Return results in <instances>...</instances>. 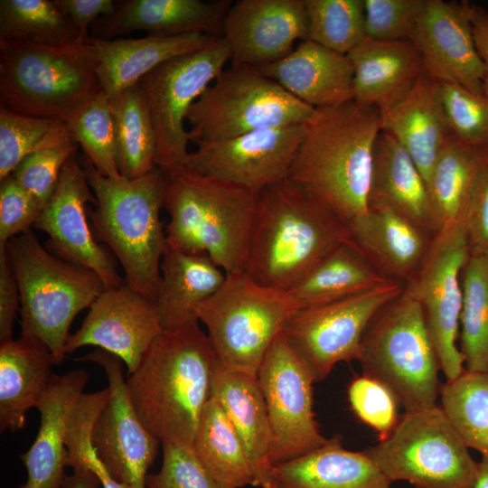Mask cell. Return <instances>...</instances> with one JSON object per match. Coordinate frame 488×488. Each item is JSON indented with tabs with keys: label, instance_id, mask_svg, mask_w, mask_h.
Returning <instances> with one entry per match:
<instances>
[{
	"label": "cell",
	"instance_id": "obj_1",
	"mask_svg": "<svg viewBox=\"0 0 488 488\" xmlns=\"http://www.w3.org/2000/svg\"><path fill=\"white\" fill-rule=\"evenodd\" d=\"M378 108L351 100L317 108L305 124L287 179L347 225L368 211Z\"/></svg>",
	"mask_w": 488,
	"mask_h": 488
},
{
	"label": "cell",
	"instance_id": "obj_2",
	"mask_svg": "<svg viewBox=\"0 0 488 488\" xmlns=\"http://www.w3.org/2000/svg\"><path fill=\"white\" fill-rule=\"evenodd\" d=\"M217 357L199 323L163 330L138 368L128 375L132 405L162 443L193 446L203 409L211 397Z\"/></svg>",
	"mask_w": 488,
	"mask_h": 488
},
{
	"label": "cell",
	"instance_id": "obj_3",
	"mask_svg": "<svg viewBox=\"0 0 488 488\" xmlns=\"http://www.w3.org/2000/svg\"><path fill=\"white\" fill-rule=\"evenodd\" d=\"M349 241L346 223L286 179L257 193L245 273L263 286L290 291Z\"/></svg>",
	"mask_w": 488,
	"mask_h": 488
},
{
	"label": "cell",
	"instance_id": "obj_4",
	"mask_svg": "<svg viewBox=\"0 0 488 488\" xmlns=\"http://www.w3.org/2000/svg\"><path fill=\"white\" fill-rule=\"evenodd\" d=\"M82 165L96 197L88 209L95 237L119 261L125 283L155 300L167 246L160 219L167 174L155 167L136 179H115L99 174L86 157Z\"/></svg>",
	"mask_w": 488,
	"mask_h": 488
},
{
	"label": "cell",
	"instance_id": "obj_5",
	"mask_svg": "<svg viewBox=\"0 0 488 488\" xmlns=\"http://www.w3.org/2000/svg\"><path fill=\"white\" fill-rule=\"evenodd\" d=\"M257 193L185 167L167 174V247L208 256L226 274L245 272Z\"/></svg>",
	"mask_w": 488,
	"mask_h": 488
},
{
	"label": "cell",
	"instance_id": "obj_6",
	"mask_svg": "<svg viewBox=\"0 0 488 488\" xmlns=\"http://www.w3.org/2000/svg\"><path fill=\"white\" fill-rule=\"evenodd\" d=\"M101 91L86 41L63 45L0 41V107L65 124Z\"/></svg>",
	"mask_w": 488,
	"mask_h": 488
},
{
	"label": "cell",
	"instance_id": "obj_7",
	"mask_svg": "<svg viewBox=\"0 0 488 488\" xmlns=\"http://www.w3.org/2000/svg\"><path fill=\"white\" fill-rule=\"evenodd\" d=\"M5 248L20 291L22 335L42 341L61 363L74 318L105 286L94 271L52 255L31 230Z\"/></svg>",
	"mask_w": 488,
	"mask_h": 488
},
{
	"label": "cell",
	"instance_id": "obj_8",
	"mask_svg": "<svg viewBox=\"0 0 488 488\" xmlns=\"http://www.w3.org/2000/svg\"><path fill=\"white\" fill-rule=\"evenodd\" d=\"M358 361L362 374L386 386L405 411L436 406L438 357L422 308L405 286L369 323Z\"/></svg>",
	"mask_w": 488,
	"mask_h": 488
},
{
	"label": "cell",
	"instance_id": "obj_9",
	"mask_svg": "<svg viewBox=\"0 0 488 488\" xmlns=\"http://www.w3.org/2000/svg\"><path fill=\"white\" fill-rule=\"evenodd\" d=\"M303 306L288 292L263 286L245 272L227 274L197 310L218 362L257 377L273 342Z\"/></svg>",
	"mask_w": 488,
	"mask_h": 488
},
{
	"label": "cell",
	"instance_id": "obj_10",
	"mask_svg": "<svg viewBox=\"0 0 488 488\" xmlns=\"http://www.w3.org/2000/svg\"><path fill=\"white\" fill-rule=\"evenodd\" d=\"M315 108L249 65H230L192 105L186 121L196 145L256 130L305 125Z\"/></svg>",
	"mask_w": 488,
	"mask_h": 488
},
{
	"label": "cell",
	"instance_id": "obj_11",
	"mask_svg": "<svg viewBox=\"0 0 488 488\" xmlns=\"http://www.w3.org/2000/svg\"><path fill=\"white\" fill-rule=\"evenodd\" d=\"M392 483L416 488H474L477 463L437 405L405 411L385 439L364 450Z\"/></svg>",
	"mask_w": 488,
	"mask_h": 488
},
{
	"label": "cell",
	"instance_id": "obj_12",
	"mask_svg": "<svg viewBox=\"0 0 488 488\" xmlns=\"http://www.w3.org/2000/svg\"><path fill=\"white\" fill-rule=\"evenodd\" d=\"M229 60L230 45L221 36L200 51L166 61L138 81L154 126L155 165L166 174L184 167L190 153L187 113Z\"/></svg>",
	"mask_w": 488,
	"mask_h": 488
},
{
	"label": "cell",
	"instance_id": "obj_13",
	"mask_svg": "<svg viewBox=\"0 0 488 488\" xmlns=\"http://www.w3.org/2000/svg\"><path fill=\"white\" fill-rule=\"evenodd\" d=\"M469 257L465 224L442 228L404 286L422 308L446 381L465 371L457 340L463 305L461 272Z\"/></svg>",
	"mask_w": 488,
	"mask_h": 488
},
{
	"label": "cell",
	"instance_id": "obj_14",
	"mask_svg": "<svg viewBox=\"0 0 488 488\" xmlns=\"http://www.w3.org/2000/svg\"><path fill=\"white\" fill-rule=\"evenodd\" d=\"M403 289V284L390 281L342 300L303 307L282 333L314 381L319 382L337 363L359 360L361 342L369 323Z\"/></svg>",
	"mask_w": 488,
	"mask_h": 488
},
{
	"label": "cell",
	"instance_id": "obj_15",
	"mask_svg": "<svg viewBox=\"0 0 488 488\" xmlns=\"http://www.w3.org/2000/svg\"><path fill=\"white\" fill-rule=\"evenodd\" d=\"M272 435L274 465L300 457L326 443L313 409L312 373L281 333L257 373Z\"/></svg>",
	"mask_w": 488,
	"mask_h": 488
},
{
	"label": "cell",
	"instance_id": "obj_16",
	"mask_svg": "<svg viewBox=\"0 0 488 488\" xmlns=\"http://www.w3.org/2000/svg\"><path fill=\"white\" fill-rule=\"evenodd\" d=\"M75 361L100 365L108 381L109 399L91 433L97 455L117 482L146 488L147 472L161 442L144 426L132 405L123 376V361L99 348Z\"/></svg>",
	"mask_w": 488,
	"mask_h": 488
},
{
	"label": "cell",
	"instance_id": "obj_17",
	"mask_svg": "<svg viewBox=\"0 0 488 488\" xmlns=\"http://www.w3.org/2000/svg\"><path fill=\"white\" fill-rule=\"evenodd\" d=\"M305 125L267 128L197 145L184 167L258 193L288 177Z\"/></svg>",
	"mask_w": 488,
	"mask_h": 488
},
{
	"label": "cell",
	"instance_id": "obj_18",
	"mask_svg": "<svg viewBox=\"0 0 488 488\" xmlns=\"http://www.w3.org/2000/svg\"><path fill=\"white\" fill-rule=\"evenodd\" d=\"M88 203L95 205L96 197L74 154L62 167L55 191L33 228L49 236L63 259L94 271L106 289L122 286L125 280L117 272V259L90 228Z\"/></svg>",
	"mask_w": 488,
	"mask_h": 488
},
{
	"label": "cell",
	"instance_id": "obj_19",
	"mask_svg": "<svg viewBox=\"0 0 488 488\" xmlns=\"http://www.w3.org/2000/svg\"><path fill=\"white\" fill-rule=\"evenodd\" d=\"M162 332L154 300L125 283L105 289L93 302L80 329L70 335L65 352L97 346L120 358L129 375Z\"/></svg>",
	"mask_w": 488,
	"mask_h": 488
},
{
	"label": "cell",
	"instance_id": "obj_20",
	"mask_svg": "<svg viewBox=\"0 0 488 488\" xmlns=\"http://www.w3.org/2000/svg\"><path fill=\"white\" fill-rule=\"evenodd\" d=\"M467 5L426 0L409 41L420 53L425 70L438 81L484 94V66Z\"/></svg>",
	"mask_w": 488,
	"mask_h": 488
},
{
	"label": "cell",
	"instance_id": "obj_21",
	"mask_svg": "<svg viewBox=\"0 0 488 488\" xmlns=\"http://www.w3.org/2000/svg\"><path fill=\"white\" fill-rule=\"evenodd\" d=\"M222 36L230 48V65L275 62L308 40L305 0H239L226 16Z\"/></svg>",
	"mask_w": 488,
	"mask_h": 488
},
{
	"label": "cell",
	"instance_id": "obj_22",
	"mask_svg": "<svg viewBox=\"0 0 488 488\" xmlns=\"http://www.w3.org/2000/svg\"><path fill=\"white\" fill-rule=\"evenodd\" d=\"M89 376L84 370L52 374L36 404L40 427L31 447L20 455L26 481L18 488H62L68 475L65 444L72 408L84 393Z\"/></svg>",
	"mask_w": 488,
	"mask_h": 488
},
{
	"label": "cell",
	"instance_id": "obj_23",
	"mask_svg": "<svg viewBox=\"0 0 488 488\" xmlns=\"http://www.w3.org/2000/svg\"><path fill=\"white\" fill-rule=\"evenodd\" d=\"M231 5L228 0L119 1L112 14L93 23L91 36L108 39L144 30L159 36L204 33L221 37Z\"/></svg>",
	"mask_w": 488,
	"mask_h": 488
},
{
	"label": "cell",
	"instance_id": "obj_24",
	"mask_svg": "<svg viewBox=\"0 0 488 488\" xmlns=\"http://www.w3.org/2000/svg\"><path fill=\"white\" fill-rule=\"evenodd\" d=\"M255 68L314 108L353 100V68L347 54L310 40L283 59Z\"/></svg>",
	"mask_w": 488,
	"mask_h": 488
},
{
	"label": "cell",
	"instance_id": "obj_25",
	"mask_svg": "<svg viewBox=\"0 0 488 488\" xmlns=\"http://www.w3.org/2000/svg\"><path fill=\"white\" fill-rule=\"evenodd\" d=\"M368 208H386L435 237L441 224L427 183L408 153L388 132L375 143Z\"/></svg>",
	"mask_w": 488,
	"mask_h": 488
},
{
	"label": "cell",
	"instance_id": "obj_26",
	"mask_svg": "<svg viewBox=\"0 0 488 488\" xmlns=\"http://www.w3.org/2000/svg\"><path fill=\"white\" fill-rule=\"evenodd\" d=\"M347 56L353 68V99L375 107L381 116L401 101L426 71L409 40L366 37Z\"/></svg>",
	"mask_w": 488,
	"mask_h": 488
},
{
	"label": "cell",
	"instance_id": "obj_27",
	"mask_svg": "<svg viewBox=\"0 0 488 488\" xmlns=\"http://www.w3.org/2000/svg\"><path fill=\"white\" fill-rule=\"evenodd\" d=\"M352 242L389 281L404 286L424 260L433 236L386 208L368 211L348 225Z\"/></svg>",
	"mask_w": 488,
	"mask_h": 488
},
{
	"label": "cell",
	"instance_id": "obj_28",
	"mask_svg": "<svg viewBox=\"0 0 488 488\" xmlns=\"http://www.w3.org/2000/svg\"><path fill=\"white\" fill-rule=\"evenodd\" d=\"M217 36L188 33L150 35L137 39L108 40L89 36L86 42L96 62L103 92L112 97L173 58L200 51Z\"/></svg>",
	"mask_w": 488,
	"mask_h": 488
},
{
	"label": "cell",
	"instance_id": "obj_29",
	"mask_svg": "<svg viewBox=\"0 0 488 488\" xmlns=\"http://www.w3.org/2000/svg\"><path fill=\"white\" fill-rule=\"evenodd\" d=\"M381 117L382 130L408 153L428 185L437 156L450 137L439 81L423 72L406 97Z\"/></svg>",
	"mask_w": 488,
	"mask_h": 488
},
{
	"label": "cell",
	"instance_id": "obj_30",
	"mask_svg": "<svg viewBox=\"0 0 488 488\" xmlns=\"http://www.w3.org/2000/svg\"><path fill=\"white\" fill-rule=\"evenodd\" d=\"M211 395L219 400L241 439L255 477V487L272 488L275 466L270 458L272 435L257 377L217 362Z\"/></svg>",
	"mask_w": 488,
	"mask_h": 488
},
{
	"label": "cell",
	"instance_id": "obj_31",
	"mask_svg": "<svg viewBox=\"0 0 488 488\" xmlns=\"http://www.w3.org/2000/svg\"><path fill=\"white\" fill-rule=\"evenodd\" d=\"M272 488H391L364 453L345 449L338 435L322 446L274 466Z\"/></svg>",
	"mask_w": 488,
	"mask_h": 488
},
{
	"label": "cell",
	"instance_id": "obj_32",
	"mask_svg": "<svg viewBox=\"0 0 488 488\" xmlns=\"http://www.w3.org/2000/svg\"><path fill=\"white\" fill-rule=\"evenodd\" d=\"M57 364L39 339L21 335L0 343V431L14 433L24 427L26 415L35 408Z\"/></svg>",
	"mask_w": 488,
	"mask_h": 488
},
{
	"label": "cell",
	"instance_id": "obj_33",
	"mask_svg": "<svg viewBox=\"0 0 488 488\" xmlns=\"http://www.w3.org/2000/svg\"><path fill=\"white\" fill-rule=\"evenodd\" d=\"M226 276L208 256L166 246L161 262V281L154 300L163 330L199 323V305L221 286Z\"/></svg>",
	"mask_w": 488,
	"mask_h": 488
},
{
	"label": "cell",
	"instance_id": "obj_34",
	"mask_svg": "<svg viewBox=\"0 0 488 488\" xmlns=\"http://www.w3.org/2000/svg\"><path fill=\"white\" fill-rule=\"evenodd\" d=\"M390 282L352 241L321 259L290 291L303 307L356 296Z\"/></svg>",
	"mask_w": 488,
	"mask_h": 488
},
{
	"label": "cell",
	"instance_id": "obj_35",
	"mask_svg": "<svg viewBox=\"0 0 488 488\" xmlns=\"http://www.w3.org/2000/svg\"><path fill=\"white\" fill-rule=\"evenodd\" d=\"M488 165V149L450 136L432 169L428 191L442 228L465 224L475 187Z\"/></svg>",
	"mask_w": 488,
	"mask_h": 488
},
{
	"label": "cell",
	"instance_id": "obj_36",
	"mask_svg": "<svg viewBox=\"0 0 488 488\" xmlns=\"http://www.w3.org/2000/svg\"><path fill=\"white\" fill-rule=\"evenodd\" d=\"M192 447L222 488L255 486L253 471L241 439L212 395L203 409Z\"/></svg>",
	"mask_w": 488,
	"mask_h": 488
},
{
	"label": "cell",
	"instance_id": "obj_37",
	"mask_svg": "<svg viewBox=\"0 0 488 488\" xmlns=\"http://www.w3.org/2000/svg\"><path fill=\"white\" fill-rule=\"evenodd\" d=\"M108 99L119 173L127 179L144 176L156 167L155 135L145 95L136 84Z\"/></svg>",
	"mask_w": 488,
	"mask_h": 488
},
{
	"label": "cell",
	"instance_id": "obj_38",
	"mask_svg": "<svg viewBox=\"0 0 488 488\" xmlns=\"http://www.w3.org/2000/svg\"><path fill=\"white\" fill-rule=\"evenodd\" d=\"M0 41L37 45L85 42L55 0H1Z\"/></svg>",
	"mask_w": 488,
	"mask_h": 488
},
{
	"label": "cell",
	"instance_id": "obj_39",
	"mask_svg": "<svg viewBox=\"0 0 488 488\" xmlns=\"http://www.w3.org/2000/svg\"><path fill=\"white\" fill-rule=\"evenodd\" d=\"M459 350L467 371L488 374V256H470L461 272Z\"/></svg>",
	"mask_w": 488,
	"mask_h": 488
},
{
	"label": "cell",
	"instance_id": "obj_40",
	"mask_svg": "<svg viewBox=\"0 0 488 488\" xmlns=\"http://www.w3.org/2000/svg\"><path fill=\"white\" fill-rule=\"evenodd\" d=\"M441 408L468 446L488 460V374L466 370L442 385Z\"/></svg>",
	"mask_w": 488,
	"mask_h": 488
},
{
	"label": "cell",
	"instance_id": "obj_41",
	"mask_svg": "<svg viewBox=\"0 0 488 488\" xmlns=\"http://www.w3.org/2000/svg\"><path fill=\"white\" fill-rule=\"evenodd\" d=\"M308 40L348 54L365 38L363 0H305Z\"/></svg>",
	"mask_w": 488,
	"mask_h": 488
},
{
	"label": "cell",
	"instance_id": "obj_42",
	"mask_svg": "<svg viewBox=\"0 0 488 488\" xmlns=\"http://www.w3.org/2000/svg\"><path fill=\"white\" fill-rule=\"evenodd\" d=\"M85 157L104 176H121L117 162L115 125L108 97L101 91L65 123Z\"/></svg>",
	"mask_w": 488,
	"mask_h": 488
},
{
	"label": "cell",
	"instance_id": "obj_43",
	"mask_svg": "<svg viewBox=\"0 0 488 488\" xmlns=\"http://www.w3.org/2000/svg\"><path fill=\"white\" fill-rule=\"evenodd\" d=\"M77 146L66 125L57 121L43 143L13 172L16 181L39 202L42 209L55 191L65 163L76 154Z\"/></svg>",
	"mask_w": 488,
	"mask_h": 488
},
{
	"label": "cell",
	"instance_id": "obj_44",
	"mask_svg": "<svg viewBox=\"0 0 488 488\" xmlns=\"http://www.w3.org/2000/svg\"><path fill=\"white\" fill-rule=\"evenodd\" d=\"M109 389L83 393L70 413L65 444L67 466L73 470L92 472L103 488H133L115 480L102 464L94 449L91 433L96 418L108 401Z\"/></svg>",
	"mask_w": 488,
	"mask_h": 488
},
{
	"label": "cell",
	"instance_id": "obj_45",
	"mask_svg": "<svg viewBox=\"0 0 488 488\" xmlns=\"http://www.w3.org/2000/svg\"><path fill=\"white\" fill-rule=\"evenodd\" d=\"M439 96L450 136L468 145L488 149V95L439 81Z\"/></svg>",
	"mask_w": 488,
	"mask_h": 488
},
{
	"label": "cell",
	"instance_id": "obj_46",
	"mask_svg": "<svg viewBox=\"0 0 488 488\" xmlns=\"http://www.w3.org/2000/svg\"><path fill=\"white\" fill-rule=\"evenodd\" d=\"M56 122L0 107V181L43 143Z\"/></svg>",
	"mask_w": 488,
	"mask_h": 488
},
{
	"label": "cell",
	"instance_id": "obj_47",
	"mask_svg": "<svg viewBox=\"0 0 488 488\" xmlns=\"http://www.w3.org/2000/svg\"><path fill=\"white\" fill-rule=\"evenodd\" d=\"M348 400L354 415L377 433L379 441L389 436L399 420L395 396L371 377L362 374L352 380Z\"/></svg>",
	"mask_w": 488,
	"mask_h": 488
},
{
	"label": "cell",
	"instance_id": "obj_48",
	"mask_svg": "<svg viewBox=\"0 0 488 488\" xmlns=\"http://www.w3.org/2000/svg\"><path fill=\"white\" fill-rule=\"evenodd\" d=\"M426 0H363L365 34L378 41L409 40Z\"/></svg>",
	"mask_w": 488,
	"mask_h": 488
},
{
	"label": "cell",
	"instance_id": "obj_49",
	"mask_svg": "<svg viewBox=\"0 0 488 488\" xmlns=\"http://www.w3.org/2000/svg\"><path fill=\"white\" fill-rule=\"evenodd\" d=\"M163 461L156 474H148L146 488H222L196 455L192 446L162 443Z\"/></svg>",
	"mask_w": 488,
	"mask_h": 488
},
{
	"label": "cell",
	"instance_id": "obj_50",
	"mask_svg": "<svg viewBox=\"0 0 488 488\" xmlns=\"http://www.w3.org/2000/svg\"><path fill=\"white\" fill-rule=\"evenodd\" d=\"M0 182V249H4L12 239L31 230L42 207L13 174Z\"/></svg>",
	"mask_w": 488,
	"mask_h": 488
},
{
	"label": "cell",
	"instance_id": "obj_51",
	"mask_svg": "<svg viewBox=\"0 0 488 488\" xmlns=\"http://www.w3.org/2000/svg\"><path fill=\"white\" fill-rule=\"evenodd\" d=\"M465 233L470 256H488V165L473 193Z\"/></svg>",
	"mask_w": 488,
	"mask_h": 488
},
{
	"label": "cell",
	"instance_id": "obj_52",
	"mask_svg": "<svg viewBox=\"0 0 488 488\" xmlns=\"http://www.w3.org/2000/svg\"><path fill=\"white\" fill-rule=\"evenodd\" d=\"M21 297L14 272L5 248L0 249V343L13 339Z\"/></svg>",
	"mask_w": 488,
	"mask_h": 488
},
{
	"label": "cell",
	"instance_id": "obj_53",
	"mask_svg": "<svg viewBox=\"0 0 488 488\" xmlns=\"http://www.w3.org/2000/svg\"><path fill=\"white\" fill-rule=\"evenodd\" d=\"M55 3L85 41L90 36L89 26L117 9V4L112 0H55Z\"/></svg>",
	"mask_w": 488,
	"mask_h": 488
},
{
	"label": "cell",
	"instance_id": "obj_54",
	"mask_svg": "<svg viewBox=\"0 0 488 488\" xmlns=\"http://www.w3.org/2000/svg\"><path fill=\"white\" fill-rule=\"evenodd\" d=\"M476 48L484 66L483 92L488 95V14L468 3Z\"/></svg>",
	"mask_w": 488,
	"mask_h": 488
},
{
	"label": "cell",
	"instance_id": "obj_55",
	"mask_svg": "<svg viewBox=\"0 0 488 488\" xmlns=\"http://www.w3.org/2000/svg\"><path fill=\"white\" fill-rule=\"evenodd\" d=\"M99 480L92 472L78 469L67 477L62 488H99Z\"/></svg>",
	"mask_w": 488,
	"mask_h": 488
},
{
	"label": "cell",
	"instance_id": "obj_56",
	"mask_svg": "<svg viewBox=\"0 0 488 488\" xmlns=\"http://www.w3.org/2000/svg\"><path fill=\"white\" fill-rule=\"evenodd\" d=\"M474 488H488V460L482 458L477 463V474Z\"/></svg>",
	"mask_w": 488,
	"mask_h": 488
}]
</instances>
